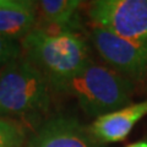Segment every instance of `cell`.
Returning a JSON list of instances; mask_svg holds the SVG:
<instances>
[{
  "label": "cell",
  "mask_w": 147,
  "mask_h": 147,
  "mask_svg": "<svg viewBox=\"0 0 147 147\" xmlns=\"http://www.w3.org/2000/svg\"><path fill=\"white\" fill-rule=\"evenodd\" d=\"M21 48L25 58L59 92L91 61L85 42L70 31L36 27L21 40Z\"/></svg>",
  "instance_id": "obj_1"
},
{
  "label": "cell",
  "mask_w": 147,
  "mask_h": 147,
  "mask_svg": "<svg viewBox=\"0 0 147 147\" xmlns=\"http://www.w3.org/2000/svg\"><path fill=\"white\" fill-rule=\"evenodd\" d=\"M61 92L74 96L90 117H102L130 104L132 84L109 66L90 61Z\"/></svg>",
  "instance_id": "obj_2"
},
{
  "label": "cell",
  "mask_w": 147,
  "mask_h": 147,
  "mask_svg": "<svg viewBox=\"0 0 147 147\" xmlns=\"http://www.w3.org/2000/svg\"><path fill=\"white\" fill-rule=\"evenodd\" d=\"M50 88L42 72L20 57L0 71V117L15 120L45 112Z\"/></svg>",
  "instance_id": "obj_3"
},
{
  "label": "cell",
  "mask_w": 147,
  "mask_h": 147,
  "mask_svg": "<svg viewBox=\"0 0 147 147\" xmlns=\"http://www.w3.org/2000/svg\"><path fill=\"white\" fill-rule=\"evenodd\" d=\"M90 17L96 26L147 45V0H97Z\"/></svg>",
  "instance_id": "obj_4"
},
{
  "label": "cell",
  "mask_w": 147,
  "mask_h": 147,
  "mask_svg": "<svg viewBox=\"0 0 147 147\" xmlns=\"http://www.w3.org/2000/svg\"><path fill=\"white\" fill-rule=\"evenodd\" d=\"M91 38L100 58L114 71L129 80H140L147 75V45L96 25Z\"/></svg>",
  "instance_id": "obj_5"
},
{
  "label": "cell",
  "mask_w": 147,
  "mask_h": 147,
  "mask_svg": "<svg viewBox=\"0 0 147 147\" xmlns=\"http://www.w3.org/2000/svg\"><path fill=\"white\" fill-rule=\"evenodd\" d=\"M25 147H97V142L75 118L57 117L45 121Z\"/></svg>",
  "instance_id": "obj_6"
},
{
  "label": "cell",
  "mask_w": 147,
  "mask_h": 147,
  "mask_svg": "<svg viewBox=\"0 0 147 147\" xmlns=\"http://www.w3.org/2000/svg\"><path fill=\"white\" fill-rule=\"evenodd\" d=\"M146 115L147 99L96 118L88 126V131L97 144H115L125 140L136 124Z\"/></svg>",
  "instance_id": "obj_7"
},
{
  "label": "cell",
  "mask_w": 147,
  "mask_h": 147,
  "mask_svg": "<svg viewBox=\"0 0 147 147\" xmlns=\"http://www.w3.org/2000/svg\"><path fill=\"white\" fill-rule=\"evenodd\" d=\"M37 6L33 1L20 0L13 7L0 9V36L17 40L36 28Z\"/></svg>",
  "instance_id": "obj_8"
},
{
  "label": "cell",
  "mask_w": 147,
  "mask_h": 147,
  "mask_svg": "<svg viewBox=\"0 0 147 147\" xmlns=\"http://www.w3.org/2000/svg\"><path fill=\"white\" fill-rule=\"evenodd\" d=\"M79 0H42L36 3L39 15L57 31H70L77 24Z\"/></svg>",
  "instance_id": "obj_9"
},
{
  "label": "cell",
  "mask_w": 147,
  "mask_h": 147,
  "mask_svg": "<svg viewBox=\"0 0 147 147\" xmlns=\"http://www.w3.org/2000/svg\"><path fill=\"white\" fill-rule=\"evenodd\" d=\"M27 134L22 124L0 117V147H25Z\"/></svg>",
  "instance_id": "obj_10"
},
{
  "label": "cell",
  "mask_w": 147,
  "mask_h": 147,
  "mask_svg": "<svg viewBox=\"0 0 147 147\" xmlns=\"http://www.w3.org/2000/svg\"><path fill=\"white\" fill-rule=\"evenodd\" d=\"M21 52L22 48L16 40L0 36V71L7 64H10L11 61L20 58Z\"/></svg>",
  "instance_id": "obj_11"
},
{
  "label": "cell",
  "mask_w": 147,
  "mask_h": 147,
  "mask_svg": "<svg viewBox=\"0 0 147 147\" xmlns=\"http://www.w3.org/2000/svg\"><path fill=\"white\" fill-rule=\"evenodd\" d=\"M125 147H147V140H141L137 142H132L130 145H126Z\"/></svg>",
  "instance_id": "obj_12"
}]
</instances>
